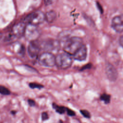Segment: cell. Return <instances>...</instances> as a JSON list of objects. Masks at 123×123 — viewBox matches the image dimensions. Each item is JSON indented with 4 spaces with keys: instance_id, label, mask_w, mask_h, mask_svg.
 <instances>
[{
    "instance_id": "cell-20",
    "label": "cell",
    "mask_w": 123,
    "mask_h": 123,
    "mask_svg": "<svg viewBox=\"0 0 123 123\" xmlns=\"http://www.w3.org/2000/svg\"><path fill=\"white\" fill-rule=\"evenodd\" d=\"M28 105L31 107H33L36 105V102L34 100L32 99H28L27 100Z\"/></svg>"
},
{
    "instance_id": "cell-22",
    "label": "cell",
    "mask_w": 123,
    "mask_h": 123,
    "mask_svg": "<svg viewBox=\"0 0 123 123\" xmlns=\"http://www.w3.org/2000/svg\"><path fill=\"white\" fill-rule=\"evenodd\" d=\"M119 42L120 45L121 46L122 48H123V35L121 36L119 39Z\"/></svg>"
},
{
    "instance_id": "cell-17",
    "label": "cell",
    "mask_w": 123,
    "mask_h": 123,
    "mask_svg": "<svg viewBox=\"0 0 123 123\" xmlns=\"http://www.w3.org/2000/svg\"><path fill=\"white\" fill-rule=\"evenodd\" d=\"M81 114L86 118H90L91 117V114L89 111L86 110H81L80 111Z\"/></svg>"
},
{
    "instance_id": "cell-19",
    "label": "cell",
    "mask_w": 123,
    "mask_h": 123,
    "mask_svg": "<svg viewBox=\"0 0 123 123\" xmlns=\"http://www.w3.org/2000/svg\"><path fill=\"white\" fill-rule=\"evenodd\" d=\"M66 112L67 114L70 116H74L75 115V113L74 111L67 108H66Z\"/></svg>"
},
{
    "instance_id": "cell-4",
    "label": "cell",
    "mask_w": 123,
    "mask_h": 123,
    "mask_svg": "<svg viewBox=\"0 0 123 123\" xmlns=\"http://www.w3.org/2000/svg\"><path fill=\"white\" fill-rule=\"evenodd\" d=\"M45 20V14L41 11L34 12L25 17L24 22L27 24L37 25Z\"/></svg>"
},
{
    "instance_id": "cell-3",
    "label": "cell",
    "mask_w": 123,
    "mask_h": 123,
    "mask_svg": "<svg viewBox=\"0 0 123 123\" xmlns=\"http://www.w3.org/2000/svg\"><path fill=\"white\" fill-rule=\"evenodd\" d=\"M72 62V56L65 52L56 56V65L60 69H66L71 66Z\"/></svg>"
},
{
    "instance_id": "cell-2",
    "label": "cell",
    "mask_w": 123,
    "mask_h": 123,
    "mask_svg": "<svg viewBox=\"0 0 123 123\" xmlns=\"http://www.w3.org/2000/svg\"><path fill=\"white\" fill-rule=\"evenodd\" d=\"M26 26V25L24 22H21L15 25L12 28L11 33L5 38V41H9L24 35Z\"/></svg>"
},
{
    "instance_id": "cell-15",
    "label": "cell",
    "mask_w": 123,
    "mask_h": 123,
    "mask_svg": "<svg viewBox=\"0 0 123 123\" xmlns=\"http://www.w3.org/2000/svg\"><path fill=\"white\" fill-rule=\"evenodd\" d=\"M0 94L2 95H9L11 94V91L6 87L0 86Z\"/></svg>"
},
{
    "instance_id": "cell-11",
    "label": "cell",
    "mask_w": 123,
    "mask_h": 123,
    "mask_svg": "<svg viewBox=\"0 0 123 123\" xmlns=\"http://www.w3.org/2000/svg\"><path fill=\"white\" fill-rule=\"evenodd\" d=\"M87 49L86 46L84 44L74 54L73 56V58L77 61H84L87 57Z\"/></svg>"
},
{
    "instance_id": "cell-9",
    "label": "cell",
    "mask_w": 123,
    "mask_h": 123,
    "mask_svg": "<svg viewBox=\"0 0 123 123\" xmlns=\"http://www.w3.org/2000/svg\"><path fill=\"white\" fill-rule=\"evenodd\" d=\"M105 71L106 76L110 81H116L118 76V73L113 65L109 62L107 63L105 65Z\"/></svg>"
},
{
    "instance_id": "cell-24",
    "label": "cell",
    "mask_w": 123,
    "mask_h": 123,
    "mask_svg": "<svg viewBox=\"0 0 123 123\" xmlns=\"http://www.w3.org/2000/svg\"><path fill=\"white\" fill-rule=\"evenodd\" d=\"M16 112L15 111H12V114H14V113H15Z\"/></svg>"
},
{
    "instance_id": "cell-6",
    "label": "cell",
    "mask_w": 123,
    "mask_h": 123,
    "mask_svg": "<svg viewBox=\"0 0 123 123\" xmlns=\"http://www.w3.org/2000/svg\"><path fill=\"white\" fill-rule=\"evenodd\" d=\"M40 31L37 25L27 24L26 26L24 36L30 42L37 40L40 35Z\"/></svg>"
},
{
    "instance_id": "cell-10",
    "label": "cell",
    "mask_w": 123,
    "mask_h": 123,
    "mask_svg": "<svg viewBox=\"0 0 123 123\" xmlns=\"http://www.w3.org/2000/svg\"><path fill=\"white\" fill-rule=\"evenodd\" d=\"M41 49L40 44L37 40L30 42L27 48V51L29 56L31 58H36Z\"/></svg>"
},
{
    "instance_id": "cell-1",
    "label": "cell",
    "mask_w": 123,
    "mask_h": 123,
    "mask_svg": "<svg viewBox=\"0 0 123 123\" xmlns=\"http://www.w3.org/2000/svg\"><path fill=\"white\" fill-rule=\"evenodd\" d=\"M83 44L81 38L77 37H70L64 42L63 49L65 52L73 56Z\"/></svg>"
},
{
    "instance_id": "cell-14",
    "label": "cell",
    "mask_w": 123,
    "mask_h": 123,
    "mask_svg": "<svg viewBox=\"0 0 123 123\" xmlns=\"http://www.w3.org/2000/svg\"><path fill=\"white\" fill-rule=\"evenodd\" d=\"M111 98V95L106 93H103L100 96V100L103 101L105 104H109L110 102Z\"/></svg>"
},
{
    "instance_id": "cell-5",
    "label": "cell",
    "mask_w": 123,
    "mask_h": 123,
    "mask_svg": "<svg viewBox=\"0 0 123 123\" xmlns=\"http://www.w3.org/2000/svg\"><path fill=\"white\" fill-rule=\"evenodd\" d=\"M39 64L45 67H53L56 65V57L51 52H45L38 58Z\"/></svg>"
},
{
    "instance_id": "cell-13",
    "label": "cell",
    "mask_w": 123,
    "mask_h": 123,
    "mask_svg": "<svg viewBox=\"0 0 123 123\" xmlns=\"http://www.w3.org/2000/svg\"><path fill=\"white\" fill-rule=\"evenodd\" d=\"M52 107H53V108L59 114H63L66 111L67 108L64 106H58L55 103H53L52 104Z\"/></svg>"
},
{
    "instance_id": "cell-23",
    "label": "cell",
    "mask_w": 123,
    "mask_h": 123,
    "mask_svg": "<svg viewBox=\"0 0 123 123\" xmlns=\"http://www.w3.org/2000/svg\"><path fill=\"white\" fill-rule=\"evenodd\" d=\"M3 37V35L2 33H0V40H1L2 39Z\"/></svg>"
},
{
    "instance_id": "cell-12",
    "label": "cell",
    "mask_w": 123,
    "mask_h": 123,
    "mask_svg": "<svg viewBox=\"0 0 123 123\" xmlns=\"http://www.w3.org/2000/svg\"><path fill=\"white\" fill-rule=\"evenodd\" d=\"M45 20L49 23H52L56 18V12L53 10L49 11L45 14Z\"/></svg>"
},
{
    "instance_id": "cell-8",
    "label": "cell",
    "mask_w": 123,
    "mask_h": 123,
    "mask_svg": "<svg viewBox=\"0 0 123 123\" xmlns=\"http://www.w3.org/2000/svg\"><path fill=\"white\" fill-rule=\"evenodd\" d=\"M111 27L118 33L123 32V14L116 15L112 18Z\"/></svg>"
},
{
    "instance_id": "cell-21",
    "label": "cell",
    "mask_w": 123,
    "mask_h": 123,
    "mask_svg": "<svg viewBox=\"0 0 123 123\" xmlns=\"http://www.w3.org/2000/svg\"><path fill=\"white\" fill-rule=\"evenodd\" d=\"M53 0H44V4L46 6L50 5H51L53 3Z\"/></svg>"
},
{
    "instance_id": "cell-16",
    "label": "cell",
    "mask_w": 123,
    "mask_h": 123,
    "mask_svg": "<svg viewBox=\"0 0 123 123\" xmlns=\"http://www.w3.org/2000/svg\"><path fill=\"white\" fill-rule=\"evenodd\" d=\"M32 89L37 88V89H41L44 87V86L36 83H30L28 85Z\"/></svg>"
},
{
    "instance_id": "cell-18",
    "label": "cell",
    "mask_w": 123,
    "mask_h": 123,
    "mask_svg": "<svg viewBox=\"0 0 123 123\" xmlns=\"http://www.w3.org/2000/svg\"><path fill=\"white\" fill-rule=\"evenodd\" d=\"M49 119V115L47 112H43L41 113V119L42 121H45Z\"/></svg>"
},
{
    "instance_id": "cell-7",
    "label": "cell",
    "mask_w": 123,
    "mask_h": 123,
    "mask_svg": "<svg viewBox=\"0 0 123 123\" xmlns=\"http://www.w3.org/2000/svg\"><path fill=\"white\" fill-rule=\"evenodd\" d=\"M40 44L41 49L45 50L46 52H49L57 50L60 47V42L59 40L53 39H48L42 41Z\"/></svg>"
}]
</instances>
